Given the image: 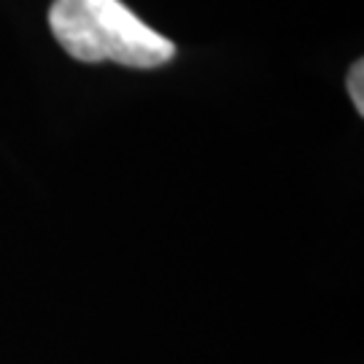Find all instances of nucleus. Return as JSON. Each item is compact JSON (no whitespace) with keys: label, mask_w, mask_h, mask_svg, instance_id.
<instances>
[{"label":"nucleus","mask_w":364,"mask_h":364,"mask_svg":"<svg viewBox=\"0 0 364 364\" xmlns=\"http://www.w3.org/2000/svg\"><path fill=\"white\" fill-rule=\"evenodd\" d=\"M49 27L78 63L159 68L173 60V41L138 19L122 0H54Z\"/></svg>","instance_id":"f257e3e1"},{"label":"nucleus","mask_w":364,"mask_h":364,"mask_svg":"<svg viewBox=\"0 0 364 364\" xmlns=\"http://www.w3.org/2000/svg\"><path fill=\"white\" fill-rule=\"evenodd\" d=\"M348 95H351L356 114H364V63L356 60L348 70Z\"/></svg>","instance_id":"f03ea898"}]
</instances>
